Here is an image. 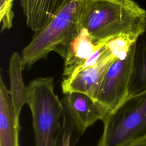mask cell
I'll list each match as a JSON object with an SVG mask.
<instances>
[{"label": "cell", "instance_id": "cell-1", "mask_svg": "<svg viewBox=\"0 0 146 146\" xmlns=\"http://www.w3.org/2000/svg\"><path fill=\"white\" fill-rule=\"evenodd\" d=\"M145 17V11L132 0H80V27L98 44L121 36L135 40Z\"/></svg>", "mask_w": 146, "mask_h": 146}, {"label": "cell", "instance_id": "cell-2", "mask_svg": "<svg viewBox=\"0 0 146 146\" xmlns=\"http://www.w3.org/2000/svg\"><path fill=\"white\" fill-rule=\"evenodd\" d=\"M27 87L35 146H58L64 107L55 92L53 77L35 79Z\"/></svg>", "mask_w": 146, "mask_h": 146}, {"label": "cell", "instance_id": "cell-3", "mask_svg": "<svg viewBox=\"0 0 146 146\" xmlns=\"http://www.w3.org/2000/svg\"><path fill=\"white\" fill-rule=\"evenodd\" d=\"M80 0H66L53 18L34 33L22 51L23 69H30L38 60L46 59L80 31Z\"/></svg>", "mask_w": 146, "mask_h": 146}, {"label": "cell", "instance_id": "cell-4", "mask_svg": "<svg viewBox=\"0 0 146 146\" xmlns=\"http://www.w3.org/2000/svg\"><path fill=\"white\" fill-rule=\"evenodd\" d=\"M97 146H126L146 138V91L127 97L106 116Z\"/></svg>", "mask_w": 146, "mask_h": 146}, {"label": "cell", "instance_id": "cell-5", "mask_svg": "<svg viewBox=\"0 0 146 146\" xmlns=\"http://www.w3.org/2000/svg\"><path fill=\"white\" fill-rule=\"evenodd\" d=\"M133 55V43L128 50L113 59L106 72L96 100L110 112L127 98Z\"/></svg>", "mask_w": 146, "mask_h": 146}, {"label": "cell", "instance_id": "cell-6", "mask_svg": "<svg viewBox=\"0 0 146 146\" xmlns=\"http://www.w3.org/2000/svg\"><path fill=\"white\" fill-rule=\"evenodd\" d=\"M64 94L61 100L64 108L80 134L98 120L103 121L110 112L105 106L86 94L72 91Z\"/></svg>", "mask_w": 146, "mask_h": 146}, {"label": "cell", "instance_id": "cell-7", "mask_svg": "<svg viewBox=\"0 0 146 146\" xmlns=\"http://www.w3.org/2000/svg\"><path fill=\"white\" fill-rule=\"evenodd\" d=\"M104 45L96 44L87 31L82 29L75 36L58 47L54 51L60 55L64 60L61 82L71 79L86 60Z\"/></svg>", "mask_w": 146, "mask_h": 146}, {"label": "cell", "instance_id": "cell-8", "mask_svg": "<svg viewBox=\"0 0 146 146\" xmlns=\"http://www.w3.org/2000/svg\"><path fill=\"white\" fill-rule=\"evenodd\" d=\"M114 58L107 50L98 63L80 71L69 80L61 82L63 93L79 92L96 99L106 72Z\"/></svg>", "mask_w": 146, "mask_h": 146}, {"label": "cell", "instance_id": "cell-9", "mask_svg": "<svg viewBox=\"0 0 146 146\" xmlns=\"http://www.w3.org/2000/svg\"><path fill=\"white\" fill-rule=\"evenodd\" d=\"M19 123L16 119L11 94L0 76V146H19Z\"/></svg>", "mask_w": 146, "mask_h": 146}, {"label": "cell", "instance_id": "cell-10", "mask_svg": "<svg viewBox=\"0 0 146 146\" xmlns=\"http://www.w3.org/2000/svg\"><path fill=\"white\" fill-rule=\"evenodd\" d=\"M66 0H20L27 26L35 33L56 14Z\"/></svg>", "mask_w": 146, "mask_h": 146}, {"label": "cell", "instance_id": "cell-11", "mask_svg": "<svg viewBox=\"0 0 146 146\" xmlns=\"http://www.w3.org/2000/svg\"><path fill=\"white\" fill-rule=\"evenodd\" d=\"M146 91V17L133 43V63L127 97Z\"/></svg>", "mask_w": 146, "mask_h": 146}, {"label": "cell", "instance_id": "cell-12", "mask_svg": "<svg viewBox=\"0 0 146 146\" xmlns=\"http://www.w3.org/2000/svg\"><path fill=\"white\" fill-rule=\"evenodd\" d=\"M23 70L21 56L15 52L11 56L9 60V73L10 80L9 90L18 122H19V115L23 106L29 101L28 87L25 85L22 78Z\"/></svg>", "mask_w": 146, "mask_h": 146}, {"label": "cell", "instance_id": "cell-13", "mask_svg": "<svg viewBox=\"0 0 146 146\" xmlns=\"http://www.w3.org/2000/svg\"><path fill=\"white\" fill-rule=\"evenodd\" d=\"M74 128L75 126L70 116L64 109L62 115V133L58 146H71V141Z\"/></svg>", "mask_w": 146, "mask_h": 146}, {"label": "cell", "instance_id": "cell-14", "mask_svg": "<svg viewBox=\"0 0 146 146\" xmlns=\"http://www.w3.org/2000/svg\"><path fill=\"white\" fill-rule=\"evenodd\" d=\"M0 21L2 23L1 31L10 29L13 26L14 13L12 10L14 0H0Z\"/></svg>", "mask_w": 146, "mask_h": 146}, {"label": "cell", "instance_id": "cell-15", "mask_svg": "<svg viewBox=\"0 0 146 146\" xmlns=\"http://www.w3.org/2000/svg\"><path fill=\"white\" fill-rule=\"evenodd\" d=\"M126 146H146V138L137 141Z\"/></svg>", "mask_w": 146, "mask_h": 146}]
</instances>
